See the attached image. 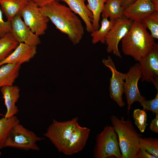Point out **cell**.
Here are the masks:
<instances>
[{"label": "cell", "mask_w": 158, "mask_h": 158, "mask_svg": "<svg viewBox=\"0 0 158 158\" xmlns=\"http://www.w3.org/2000/svg\"><path fill=\"white\" fill-rule=\"evenodd\" d=\"M39 9L74 45L79 43L84 34V28L80 18L68 7L55 1L40 6Z\"/></svg>", "instance_id": "1"}, {"label": "cell", "mask_w": 158, "mask_h": 158, "mask_svg": "<svg viewBox=\"0 0 158 158\" xmlns=\"http://www.w3.org/2000/svg\"><path fill=\"white\" fill-rule=\"evenodd\" d=\"M121 41L123 53L139 61L153 48L154 39L140 22L134 21L127 34Z\"/></svg>", "instance_id": "2"}, {"label": "cell", "mask_w": 158, "mask_h": 158, "mask_svg": "<svg viewBox=\"0 0 158 158\" xmlns=\"http://www.w3.org/2000/svg\"><path fill=\"white\" fill-rule=\"evenodd\" d=\"M110 119L117 134L122 158H139L141 137L131 121L129 119L125 120L123 117L119 119L114 115Z\"/></svg>", "instance_id": "3"}, {"label": "cell", "mask_w": 158, "mask_h": 158, "mask_svg": "<svg viewBox=\"0 0 158 158\" xmlns=\"http://www.w3.org/2000/svg\"><path fill=\"white\" fill-rule=\"evenodd\" d=\"M94 153L95 158H122L118 136L113 126H106L97 134Z\"/></svg>", "instance_id": "4"}, {"label": "cell", "mask_w": 158, "mask_h": 158, "mask_svg": "<svg viewBox=\"0 0 158 158\" xmlns=\"http://www.w3.org/2000/svg\"><path fill=\"white\" fill-rule=\"evenodd\" d=\"M44 139V138L37 136L34 132L26 128L20 123L13 128L6 142L4 147L38 151L40 148L36 143Z\"/></svg>", "instance_id": "5"}, {"label": "cell", "mask_w": 158, "mask_h": 158, "mask_svg": "<svg viewBox=\"0 0 158 158\" xmlns=\"http://www.w3.org/2000/svg\"><path fill=\"white\" fill-rule=\"evenodd\" d=\"M78 120L77 117L63 122L54 119L44 135L49 140L59 152H61L73 131L78 124Z\"/></svg>", "instance_id": "6"}, {"label": "cell", "mask_w": 158, "mask_h": 158, "mask_svg": "<svg viewBox=\"0 0 158 158\" xmlns=\"http://www.w3.org/2000/svg\"><path fill=\"white\" fill-rule=\"evenodd\" d=\"M19 14L26 25L37 36L45 33L49 20L40 12L39 7L36 4L29 0Z\"/></svg>", "instance_id": "7"}, {"label": "cell", "mask_w": 158, "mask_h": 158, "mask_svg": "<svg viewBox=\"0 0 158 158\" xmlns=\"http://www.w3.org/2000/svg\"><path fill=\"white\" fill-rule=\"evenodd\" d=\"M141 78V69L139 63L131 67L128 72L126 73L123 92L128 104V114L134 102L138 101L140 103L145 99L141 95L138 87V82Z\"/></svg>", "instance_id": "8"}, {"label": "cell", "mask_w": 158, "mask_h": 158, "mask_svg": "<svg viewBox=\"0 0 158 158\" xmlns=\"http://www.w3.org/2000/svg\"><path fill=\"white\" fill-rule=\"evenodd\" d=\"M133 22L124 17L116 20L106 37L105 43L108 52H112L116 56L121 58L118 45L130 30Z\"/></svg>", "instance_id": "9"}, {"label": "cell", "mask_w": 158, "mask_h": 158, "mask_svg": "<svg viewBox=\"0 0 158 158\" xmlns=\"http://www.w3.org/2000/svg\"><path fill=\"white\" fill-rule=\"evenodd\" d=\"M142 81L152 83L158 90V44L155 43L152 49L139 61Z\"/></svg>", "instance_id": "10"}, {"label": "cell", "mask_w": 158, "mask_h": 158, "mask_svg": "<svg viewBox=\"0 0 158 158\" xmlns=\"http://www.w3.org/2000/svg\"><path fill=\"white\" fill-rule=\"evenodd\" d=\"M102 62L110 69L112 73L109 88L110 96L120 107H123L125 105L122 96L126 73L117 70L112 59L109 56L107 59H103Z\"/></svg>", "instance_id": "11"}, {"label": "cell", "mask_w": 158, "mask_h": 158, "mask_svg": "<svg viewBox=\"0 0 158 158\" xmlns=\"http://www.w3.org/2000/svg\"><path fill=\"white\" fill-rule=\"evenodd\" d=\"M11 23V33L19 43H23L36 47L40 44L39 36L31 31L22 20L19 13L12 19Z\"/></svg>", "instance_id": "12"}, {"label": "cell", "mask_w": 158, "mask_h": 158, "mask_svg": "<svg viewBox=\"0 0 158 158\" xmlns=\"http://www.w3.org/2000/svg\"><path fill=\"white\" fill-rule=\"evenodd\" d=\"M90 132L87 128L76 125L66 142L61 152L71 155L81 151L84 147Z\"/></svg>", "instance_id": "13"}, {"label": "cell", "mask_w": 158, "mask_h": 158, "mask_svg": "<svg viewBox=\"0 0 158 158\" xmlns=\"http://www.w3.org/2000/svg\"><path fill=\"white\" fill-rule=\"evenodd\" d=\"M157 8L151 0H136L133 3L125 8L124 17L132 21L140 22L145 17Z\"/></svg>", "instance_id": "14"}, {"label": "cell", "mask_w": 158, "mask_h": 158, "mask_svg": "<svg viewBox=\"0 0 158 158\" xmlns=\"http://www.w3.org/2000/svg\"><path fill=\"white\" fill-rule=\"evenodd\" d=\"M37 53L36 46L23 43L18 46L5 59L0 62V66L6 64L18 63L21 65L27 63L33 58Z\"/></svg>", "instance_id": "15"}, {"label": "cell", "mask_w": 158, "mask_h": 158, "mask_svg": "<svg viewBox=\"0 0 158 158\" xmlns=\"http://www.w3.org/2000/svg\"><path fill=\"white\" fill-rule=\"evenodd\" d=\"M4 100L6 111L4 117L9 118L15 116L19 109L16 105L20 97V89L16 85H6L0 90Z\"/></svg>", "instance_id": "16"}, {"label": "cell", "mask_w": 158, "mask_h": 158, "mask_svg": "<svg viewBox=\"0 0 158 158\" xmlns=\"http://www.w3.org/2000/svg\"><path fill=\"white\" fill-rule=\"evenodd\" d=\"M66 3L68 7L78 15L85 23L87 32L91 33L93 30L92 22L93 15L85 5L86 0H60Z\"/></svg>", "instance_id": "17"}, {"label": "cell", "mask_w": 158, "mask_h": 158, "mask_svg": "<svg viewBox=\"0 0 158 158\" xmlns=\"http://www.w3.org/2000/svg\"><path fill=\"white\" fill-rule=\"evenodd\" d=\"M21 65L6 64L0 66V90L3 86L13 85L19 75Z\"/></svg>", "instance_id": "18"}, {"label": "cell", "mask_w": 158, "mask_h": 158, "mask_svg": "<svg viewBox=\"0 0 158 158\" xmlns=\"http://www.w3.org/2000/svg\"><path fill=\"white\" fill-rule=\"evenodd\" d=\"M29 0H2L0 2V8L7 20L12 19L28 4Z\"/></svg>", "instance_id": "19"}, {"label": "cell", "mask_w": 158, "mask_h": 158, "mask_svg": "<svg viewBox=\"0 0 158 158\" xmlns=\"http://www.w3.org/2000/svg\"><path fill=\"white\" fill-rule=\"evenodd\" d=\"M124 8L119 0H106L101 14L102 18L116 20L124 17Z\"/></svg>", "instance_id": "20"}, {"label": "cell", "mask_w": 158, "mask_h": 158, "mask_svg": "<svg viewBox=\"0 0 158 158\" xmlns=\"http://www.w3.org/2000/svg\"><path fill=\"white\" fill-rule=\"evenodd\" d=\"M20 123L19 120L15 116L9 118L4 117L0 119V150L4 147L6 142L14 126Z\"/></svg>", "instance_id": "21"}, {"label": "cell", "mask_w": 158, "mask_h": 158, "mask_svg": "<svg viewBox=\"0 0 158 158\" xmlns=\"http://www.w3.org/2000/svg\"><path fill=\"white\" fill-rule=\"evenodd\" d=\"M116 20H109L107 18H102L100 27L97 30H94L91 33L92 42L96 44L100 42L104 44L106 36L108 32L114 25Z\"/></svg>", "instance_id": "22"}, {"label": "cell", "mask_w": 158, "mask_h": 158, "mask_svg": "<svg viewBox=\"0 0 158 158\" xmlns=\"http://www.w3.org/2000/svg\"><path fill=\"white\" fill-rule=\"evenodd\" d=\"M19 43L11 32L7 33L0 37V62L8 56Z\"/></svg>", "instance_id": "23"}, {"label": "cell", "mask_w": 158, "mask_h": 158, "mask_svg": "<svg viewBox=\"0 0 158 158\" xmlns=\"http://www.w3.org/2000/svg\"><path fill=\"white\" fill-rule=\"evenodd\" d=\"M87 6L93 15L92 25L94 30H98L100 27V17L106 0H87Z\"/></svg>", "instance_id": "24"}, {"label": "cell", "mask_w": 158, "mask_h": 158, "mask_svg": "<svg viewBox=\"0 0 158 158\" xmlns=\"http://www.w3.org/2000/svg\"><path fill=\"white\" fill-rule=\"evenodd\" d=\"M140 22L145 28L150 30L151 36L154 39H158V11L152 12Z\"/></svg>", "instance_id": "25"}, {"label": "cell", "mask_w": 158, "mask_h": 158, "mask_svg": "<svg viewBox=\"0 0 158 158\" xmlns=\"http://www.w3.org/2000/svg\"><path fill=\"white\" fill-rule=\"evenodd\" d=\"M139 145L140 148H143L156 158L158 157V138L141 137Z\"/></svg>", "instance_id": "26"}, {"label": "cell", "mask_w": 158, "mask_h": 158, "mask_svg": "<svg viewBox=\"0 0 158 158\" xmlns=\"http://www.w3.org/2000/svg\"><path fill=\"white\" fill-rule=\"evenodd\" d=\"M133 117L135 125L141 133H143L147 124V115L144 110L139 109H135Z\"/></svg>", "instance_id": "27"}, {"label": "cell", "mask_w": 158, "mask_h": 158, "mask_svg": "<svg viewBox=\"0 0 158 158\" xmlns=\"http://www.w3.org/2000/svg\"><path fill=\"white\" fill-rule=\"evenodd\" d=\"M140 103L145 111H151L156 114H158V90L154 99L147 100L145 99Z\"/></svg>", "instance_id": "28"}, {"label": "cell", "mask_w": 158, "mask_h": 158, "mask_svg": "<svg viewBox=\"0 0 158 158\" xmlns=\"http://www.w3.org/2000/svg\"><path fill=\"white\" fill-rule=\"evenodd\" d=\"M2 13L0 7V37H3L7 33L11 32V22L7 20H4Z\"/></svg>", "instance_id": "29"}, {"label": "cell", "mask_w": 158, "mask_h": 158, "mask_svg": "<svg viewBox=\"0 0 158 158\" xmlns=\"http://www.w3.org/2000/svg\"><path fill=\"white\" fill-rule=\"evenodd\" d=\"M150 128L152 132L156 133H158V114H156V116L151 121Z\"/></svg>", "instance_id": "30"}, {"label": "cell", "mask_w": 158, "mask_h": 158, "mask_svg": "<svg viewBox=\"0 0 158 158\" xmlns=\"http://www.w3.org/2000/svg\"><path fill=\"white\" fill-rule=\"evenodd\" d=\"M139 158H156L151 154L145 150L140 148V153Z\"/></svg>", "instance_id": "31"}, {"label": "cell", "mask_w": 158, "mask_h": 158, "mask_svg": "<svg viewBox=\"0 0 158 158\" xmlns=\"http://www.w3.org/2000/svg\"><path fill=\"white\" fill-rule=\"evenodd\" d=\"M36 4L39 7L55 1H59L60 0H29Z\"/></svg>", "instance_id": "32"}, {"label": "cell", "mask_w": 158, "mask_h": 158, "mask_svg": "<svg viewBox=\"0 0 158 158\" xmlns=\"http://www.w3.org/2000/svg\"><path fill=\"white\" fill-rule=\"evenodd\" d=\"M121 6L124 8H126L130 4L133 3L136 0H119Z\"/></svg>", "instance_id": "33"}, {"label": "cell", "mask_w": 158, "mask_h": 158, "mask_svg": "<svg viewBox=\"0 0 158 158\" xmlns=\"http://www.w3.org/2000/svg\"><path fill=\"white\" fill-rule=\"evenodd\" d=\"M151 1L154 5L158 8V0H151Z\"/></svg>", "instance_id": "34"}, {"label": "cell", "mask_w": 158, "mask_h": 158, "mask_svg": "<svg viewBox=\"0 0 158 158\" xmlns=\"http://www.w3.org/2000/svg\"><path fill=\"white\" fill-rule=\"evenodd\" d=\"M1 154H2L1 152L0 151V157H1Z\"/></svg>", "instance_id": "35"}, {"label": "cell", "mask_w": 158, "mask_h": 158, "mask_svg": "<svg viewBox=\"0 0 158 158\" xmlns=\"http://www.w3.org/2000/svg\"><path fill=\"white\" fill-rule=\"evenodd\" d=\"M2 0H0V2Z\"/></svg>", "instance_id": "36"}]
</instances>
